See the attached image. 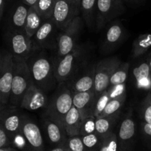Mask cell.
I'll return each mask as SVG.
<instances>
[{
  "instance_id": "6da1fadb",
  "label": "cell",
  "mask_w": 151,
  "mask_h": 151,
  "mask_svg": "<svg viewBox=\"0 0 151 151\" xmlns=\"http://www.w3.org/2000/svg\"><path fill=\"white\" fill-rule=\"evenodd\" d=\"M33 83L44 92L50 91L57 82L55 75V63L44 50L33 52L27 61Z\"/></svg>"
},
{
  "instance_id": "7a4b0ae2",
  "label": "cell",
  "mask_w": 151,
  "mask_h": 151,
  "mask_svg": "<svg viewBox=\"0 0 151 151\" xmlns=\"http://www.w3.org/2000/svg\"><path fill=\"white\" fill-rule=\"evenodd\" d=\"M60 85V88L48 104L46 116L59 123L63 124L66 115L74 106V93L65 86L64 83Z\"/></svg>"
},
{
  "instance_id": "3957f363",
  "label": "cell",
  "mask_w": 151,
  "mask_h": 151,
  "mask_svg": "<svg viewBox=\"0 0 151 151\" xmlns=\"http://www.w3.org/2000/svg\"><path fill=\"white\" fill-rule=\"evenodd\" d=\"M32 83L30 70L27 63L16 61L14 77L12 83L9 102L10 106L14 108L20 107L22 99Z\"/></svg>"
},
{
  "instance_id": "277c9868",
  "label": "cell",
  "mask_w": 151,
  "mask_h": 151,
  "mask_svg": "<svg viewBox=\"0 0 151 151\" xmlns=\"http://www.w3.org/2000/svg\"><path fill=\"white\" fill-rule=\"evenodd\" d=\"M15 63L8 50L2 51L0 56V103L6 106L10 102L12 83L15 73Z\"/></svg>"
},
{
  "instance_id": "5b68a950",
  "label": "cell",
  "mask_w": 151,
  "mask_h": 151,
  "mask_svg": "<svg viewBox=\"0 0 151 151\" xmlns=\"http://www.w3.org/2000/svg\"><path fill=\"white\" fill-rule=\"evenodd\" d=\"M81 0H56L52 19L59 31H63L80 16Z\"/></svg>"
},
{
  "instance_id": "8992f818",
  "label": "cell",
  "mask_w": 151,
  "mask_h": 151,
  "mask_svg": "<svg viewBox=\"0 0 151 151\" xmlns=\"http://www.w3.org/2000/svg\"><path fill=\"white\" fill-rule=\"evenodd\" d=\"M125 12V4L120 0H97L96 28L100 30Z\"/></svg>"
},
{
  "instance_id": "52a82bcc",
  "label": "cell",
  "mask_w": 151,
  "mask_h": 151,
  "mask_svg": "<svg viewBox=\"0 0 151 151\" xmlns=\"http://www.w3.org/2000/svg\"><path fill=\"white\" fill-rule=\"evenodd\" d=\"M83 25V19L81 16H78L66 29L60 31L57 37V52L59 58L72 52L77 48Z\"/></svg>"
},
{
  "instance_id": "ba28073f",
  "label": "cell",
  "mask_w": 151,
  "mask_h": 151,
  "mask_svg": "<svg viewBox=\"0 0 151 151\" xmlns=\"http://www.w3.org/2000/svg\"><path fill=\"white\" fill-rule=\"evenodd\" d=\"M7 44L8 51L17 62H27L32 53V38L25 32L8 31Z\"/></svg>"
},
{
  "instance_id": "9c48e42d",
  "label": "cell",
  "mask_w": 151,
  "mask_h": 151,
  "mask_svg": "<svg viewBox=\"0 0 151 151\" xmlns=\"http://www.w3.org/2000/svg\"><path fill=\"white\" fill-rule=\"evenodd\" d=\"M120 64L121 61L117 57H111L100 60L96 65L94 79V92L96 95H99L109 88L111 78Z\"/></svg>"
},
{
  "instance_id": "30bf717a",
  "label": "cell",
  "mask_w": 151,
  "mask_h": 151,
  "mask_svg": "<svg viewBox=\"0 0 151 151\" xmlns=\"http://www.w3.org/2000/svg\"><path fill=\"white\" fill-rule=\"evenodd\" d=\"M58 31V29L52 18L44 21L32 38V52L52 48L53 47H57Z\"/></svg>"
},
{
  "instance_id": "8fae6325",
  "label": "cell",
  "mask_w": 151,
  "mask_h": 151,
  "mask_svg": "<svg viewBox=\"0 0 151 151\" xmlns=\"http://www.w3.org/2000/svg\"><path fill=\"white\" fill-rule=\"evenodd\" d=\"M81 55L82 50L77 47L72 52L59 58L55 68V75L58 83H63L71 78L75 69L79 64Z\"/></svg>"
},
{
  "instance_id": "7c38bea8",
  "label": "cell",
  "mask_w": 151,
  "mask_h": 151,
  "mask_svg": "<svg viewBox=\"0 0 151 151\" xmlns=\"http://www.w3.org/2000/svg\"><path fill=\"white\" fill-rule=\"evenodd\" d=\"M125 28L118 19L111 22L101 46V52L109 54L116 50L123 41L125 35Z\"/></svg>"
},
{
  "instance_id": "4fadbf2b",
  "label": "cell",
  "mask_w": 151,
  "mask_h": 151,
  "mask_svg": "<svg viewBox=\"0 0 151 151\" xmlns=\"http://www.w3.org/2000/svg\"><path fill=\"white\" fill-rule=\"evenodd\" d=\"M17 108L10 106L9 109L1 110V124L10 137L18 135L21 132L24 119L16 110Z\"/></svg>"
},
{
  "instance_id": "5bb4252c",
  "label": "cell",
  "mask_w": 151,
  "mask_h": 151,
  "mask_svg": "<svg viewBox=\"0 0 151 151\" xmlns=\"http://www.w3.org/2000/svg\"><path fill=\"white\" fill-rule=\"evenodd\" d=\"M47 102L45 92L38 88L32 82L22 99L20 108L33 111L45 107Z\"/></svg>"
},
{
  "instance_id": "9a60e30c",
  "label": "cell",
  "mask_w": 151,
  "mask_h": 151,
  "mask_svg": "<svg viewBox=\"0 0 151 151\" xmlns=\"http://www.w3.org/2000/svg\"><path fill=\"white\" fill-rule=\"evenodd\" d=\"M96 100L97 95L94 91L74 93L73 106L78 109L83 119L87 116H94Z\"/></svg>"
},
{
  "instance_id": "2e32d148",
  "label": "cell",
  "mask_w": 151,
  "mask_h": 151,
  "mask_svg": "<svg viewBox=\"0 0 151 151\" xmlns=\"http://www.w3.org/2000/svg\"><path fill=\"white\" fill-rule=\"evenodd\" d=\"M21 133L27 142L35 151H42L44 142L42 135L38 125L32 121L24 119Z\"/></svg>"
},
{
  "instance_id": "e0dca14e",
  "label": "cell",
  "mask_w": 151,
  "mask_h": 151,
  "mask_svg": "<svg viewBox=\"0 0 151 151\" xmlns=\"http://www.w3.org/2000/svg\"><path fill=\"white\" fill-rule=\"evenodd\" d=\"M29 9V6L23 2H19L15 4L9 16V31L25 32Z\"/></svg>"
},
{
  "instance_id": "ac0fdd59",
  "label": "cell",
  "mask_w": 151,
  "mask_h": 151,
  "mask_svg": "<svg viewBox=\"0 0 151 151\" xmlns=\"http://www.w3.org/2000/svg\"><path fill=\"white\" fill-rule=\"evenodd\" d=\"M44 128L50 141L58 146L66 145L67 134L63 124L59 123L46 116L44 119Z\"/></svg>"
},
{
  "instance_id": "d6986e66",
  "label": "cell",
  "mask_w": 151,
  "mask_h": 151,
  "mask_svg": "<svg viewBox=\"0 0 151 151\" xmlns=\"http://www.w3.org/2000/svg\"><path fill=\"white\" fill-rule=\"evenodd\" d=\"M82 121V116L78 109L73 106L63 121V125L68 137L81 136Z\"/></svg>"
},
{
  "instance_id": "ffe728a7",
  "label": "cell",
  "mask_w": 151,
  "mask_h": 151,
  "mask_svg": "<svg viewBox=\"0 0 151 151\" xmlns=\"http://www.w3.org/2000/svg\"><path fill=\"white\" fill-rule=\"evenodd\" d=\"M133 75L139 88L149 89L151 88V70L147 62H142L133 70Z\"/></svg>"
},
{
  "instance_id": "44dd1931",
  "label": "cell",
  "mask_w": 151,
  "mask_h": 151,
  "mask_svg": "<svg viewBox=\"0 0 151 151\" xmlns=\"http://www.w3.org/2000/svg\"><path fill=\"white\" fill-rule=\"evenodd\" d=\"M94 79H95V66L82 75L81 78L74 81L72 85L73 93L94 91Z\"/></svg>"
},
{
  "instance_id": "7402d4cb",
  "label": "cell",
  "mask_w": 151,
  "mask_h": 151,
  "mask_svg": "<svg viewBox=\"0 0 151 151\" xmlns=\"http://www.w3.org/2000/svg\"><path fill=\"white\" fill-rule=\"evenodd\" d=\"M97 0H81V11L82 19L89 29L96 24V10Z\"/></svg>"
},
{
  "instance_id": "603a6c76",
  "label": "cell",
  "mask_w": 151,
  "mask_h": 151,
  "mask_svg": "<svg viewBox=\"0 0 151 151\" xmlns=\"http://www.w3.org/2000/svg\"><path fill=\"white\" fill-rule=\"evenodd\" d=\"M43 22L44 21L37 13L34 7H29L25 27V33L29 38H32L41 27Z\"/></svg>"
},
{
  "instance_id": "cb8c5ba5",
  "label": "cell",
  "mask_w": 151,
  "mask_h": 151,
  "mask_svg": "<svg viewBox=\"0 0 151 151\" xmlns=\"http://www.w3.org/2000/svg\"><path fill=\"white\" fill-rule=\"evenodd\" d=\"M135 132V122L131 116H128L124 119L121 122L119 128L118 138L121 142H127L134 138Z\"/></svg>"
},
{
  "instance_id": "d4e9b609",
  "label": "cell",
  "mask_w": 151,
  "mask_h": 151,
  "mask_svg": "<svg viewBox=\"0 0 151 151\" xmlns=\"http://www.w3.org/2000/svg\"><path fill=\"white\" fill-rule=\"evenodd\" d=\"M118 114L112 116H99L96 118V134L100 139L111 133V128Z\"/></svg>"
},
{
  "instance_id": "484cf974",
  "label": "cell",
  "mask_w": 151,
  "mask_h": 151,
  "mask_svg": "<svg viewBox=\"0 0 151 151\" xmlns=\"http://www.w3.org/2000/svg\"><path fill=\"white\" fill-rule=\"evenodd\" d=\"M151 47V34H142L136 38L133 44L132 57L134 58L145 54Z\"/></svg>"
},
{
  "instance_id": "4316f807",
  "label": "cell",
  "mask_w": 151,
  "mask_h": 151,
  "mask_svg": "<svg viewBox=\"0 0 151 151\" xmlns=\"http://www.w3.org/2000/svg\"><path fill=\"white\" fill-rule=\"evenodd\" d=\"M56 0H38L32 7L35 9L43 21L52 18Z\"/></svg>"
},
{
  "instance_id": "83f0119b",
  "label": "cell",
  "mask_w": 151,
  "mask_h": 151,
  "mask_svg": "<svg viewBox=\"0 0 151 151\" xmlns=\"http://www.w3.org/2000/svg\"><path fill=\"white\" fill-rule=\"evenodd\" d=\"M126 100V92L109 101L100 116H112L119 114Z\"/></svg>"
},
{
  "instance_id": "f1b7e54d",
  "label": "cell",
  "mask_w": 151,
  "mask_h": 151,
  "mask_svg": "<svg viewBox=\"0 0 151 151\" xmlns=\"http://www.w3.org/2000/svg\"><path fill=\"white\" fill-rule=\"evenodd\" d=\"M130 64L127 62L125 63H121L119 67L115 70L112 75L110 81V86H114L119 85V84L125 83L127 77H128V72H129Z\"/></svg>"
},
{
  "instance_id": "f546056e",
  "label": "cell",
  "mask_w": 151,
  "mask_h": 151,
  "mask_svg": "<svg viewBox=\"0 0 151 151\" xmlns=\"http://www.w3.org/2000/svg\"><path fill=\"white\" fill-rule=\"evenodd\" d=\"M119 138L114 133L112 132L102 138L99 145V151H119Z\"/></svg>"
},
{
  "instance_id": "4dcf8cb0",
  "label": "cell",
  "mask_w": 151,
  "mask_h": 151,
  "mask_svg": "<svg viewBox=\"0 0 151 151\" xmlns=\"http://www.w3.org/2000/svg\"><path fill=\"white\" fill-rule=\"evenodd\" d=\"M110 100V95H109V92L108 89H106V91L100 93L99 95L97 96L95 110H94V116H95L96 118L101 116L103 111L105 110L106 106H107Z\"/></svg>"
},
{
  "instance_id": "1f68e13d",
  "label": "cell",
  "mask_w": 151,
  "mask_h": 151,
  "mask_svg": "<svg viewBox=\"0 0 151 151\" xmlns=\"http://www.w3.org/2000/svg\"><path fill=\"white\" fill-rule=\"evenodd\" d=\"M96 132V117L89 116L83 118L81 128V137L94 134Z\"/></svg>"
},
{
  "instance_id": "d6a6232c",
  "label": "cell",
  "mask_w": 151,
  "mask_h": 151,
  "mask_svg": "<svg viewBox=\"0 0 151 151\" xmlns=\"http://www.w3.org/2000/svg\"><path fill=\"white\" fill-rule=\"evenodd\" d=\"M66 145L69 151H86V147L81 136L68 137Z\"/></svg>"
},
{
  "instance_id": "836d02e7",
  "label": "cell",
  "mask_w": 151,
  "mask_h": 151,
  "mask_svg": "<svg viewBox=\"0 0 151 151\" xmlns=\"http://www.w3.org/2000/svg\"><path fill=\"white\" fill-rule=\"evenodd\" d=\"M141 114L144 122L151 125V91H149L142 103Z\"/></svg>"
},
{
  "instance_id": "e575fe53",
  "label": "cell",
  "mask_w": 151,
  "mask_h": 151,
  "mask_svg": "<svg viewBox=\"0 0 151 151\" xmlns=\"http://www.w3.org/2000/svg\"><path fill=\"white\" fill-rule=\"evenodd\" d=\"M81 137H82L83 142V144L85 145L86 148L88 149L94 148L98 144L100 145V141H101L100 137L96 133L88 134V135L83 136Z\"/></svg>"
},
{
  "instance_id": "d590c367",
  "label": "cell",
  "mask_w": 151,
  "mask_h": 151,
  "mask_svg": "<svg viewBox=\"0 0 151 151\" xmlns=\"http://www.w3.org/2000/svg\"><path fill=\"white\" fill-rule=\"evenodd\" d=\"M10 136L1 125H0V148L7 147L10 143Z\"/></svg>"
},
{
  "instance_id": "8d00e7d4",
  "label": "cell",
  "mask_w": 151,
  "mask_h": 151,
  "mask_svg": "<svg viewBox=\"0 0 151 151\" xmlns=\"http://www.w3.org/2000/svg\"><path fill=\"white\" fill-rule=\"evenodd\" d=\"M124 4H127L132 7H139L145 3V0H120Z\"/></svg>"
},
{
  "instance_id": "74e56055",
  "label": "cell",
  "mask_w": 151,
  "mask_h": 151,
  "mask_svg": "<svg viewBox=\"0 0 151 151\" xmlns=\"http://www.w3.org/2000/svg\"><path fill=\"white\" fill-rule=\"evenodd\" d=\"M142 129L143 133L145 136L151 138V125L145 122H143L142 123Z\"/></svg>"
},
{
  "instance_id": "f35d334b",
  "label": "cell",
  "mask_w": 151,
  "mask_h": 151,
  "mask_svg": "<svg viewBox=\"0 0 151 151\" xmlns=\"http://www.w3.org/2000/svg\"><path fill=\"white\" fill-rule=\"evenodd\" d=\"M7 0H0V19H2L3 15H4V8L7 4Z\"/></svg>"
},
{
  "instance_id": "ab89813d",
  "label": "cell",
  "mask_w": 151,
  "mask_h": 151,
  "mask_svg": "<svg viewBox=\"0 0 151 151\" xmlns=\"http://www.w3.org/2000/svg\"><path fill=\"white\" fill-rule=\"evenodd\" d=\"M37 1H38V0H22V2H23L24 4L29 6V7L34 6Z\"/></svg>"
},
{
  "instance_id": "60d3db41",
  "label": "cell",
  "mask_w": 151,
  "mask_h": 151,
  "mask_svg": "<svg viewBox=\"0 0 151 151\" xmlns=\"http://www.w3.org/2000/svg\"><path fill=\"white\" fill-rule=\"evenodd\" d=\"M51 151H69V150H68V148L66 147V145H63V146H58V147H55V148H54Z\"/></svg>"
},
{
  "instance_id": "b9f144b4",
  "label": "cell",
  "mask_w": 151,
  "mask_h": 151,
  "mask_svg": "<svg viewBox=\"0 0 151 151\" xmlns=\"http://www.w3.org/2000/svg\"><path fill=\"white\" fill-rule=\"evenodd\" d=\"M0 151H14L13 149L10 148V147H2V148H0Z\"/></svg>"
},
{
  "instance_id": "7bdbcfd3",
  "label": "cell",
  "mask_w": 151,
  "mask_h": 151,
  "mask_svg": "<svg viewBox=\"0 0 151 151\" xmlns=\"http://www.w3.org/2000/svg\"><path fill=\"white\" fill-rule=\"evenodd\" d=\"M147 63H149V66H150V70H151V55H150V58H149L148 61H147Z\"/></svg>"
},
{
  "instance_id": "ee69618b",
  "label": "cell",
  "mask_w": 151,
  "mask_h": 151,
  "mask_svg": "<svg viewBox=\"0 0 151 151\" xmlns=\"http://www.w3.org/2000/svg\"><path fill=\"white\" fill-rule=\"evenodd\" d=\"M86 151H93V150H86Z\"/></svg>"
}]
</instances>
